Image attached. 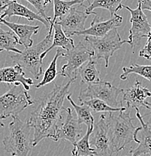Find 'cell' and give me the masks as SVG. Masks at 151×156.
Segmentation results:
<instances>
[{"instance_id":"6da1fadb","label":"cell","mask_w":151,"mask_h":156,"mask_svg":"<svg viewBox=\"0 0 151 156\" xmlns=\"http://www.w3.org/2000/svg\"><path fill=\"white\" fill-rule=\"evenodd\" d=\"M75 80H69L66 83L58 85L47 95L38 98V105L31 113L29 124L34 130L32 146H35L44 139H50L60 124L64 111L63 105L69 89Z\"/></svg>"},{"instance_id":"7a4b0ae2","label":"cell","mask_w":151,"mask_h":156,"mask_svg":"<svg viewBox=\"0 0 151 156\" xmlns=\"http://www.w3.org/2000/svg\"><path fill=\"white\" fill-rule=\"evenodd\" d=\"M107 122L109 127V134L115 153L125 149L126 145L135 141L139 144L138 134L141 127H135L132 123L130 113L126 110L119 112L105 113Z\"/></svg>"},{"instance_id":"3957f363","label":"cell","mask_w":151,"mask_h":156,"mask_svg":"<svg viewBox=\"0 0 151 156\" xmlns=\"http://www.w3.org/2000/svg\"><path fill=\"white\" fill-rule=\"evenodd\" d=\"M31 130L28 121H22L18 116H13L9 125V135L2 140L5 150L11 156H28L33 147Z\"/></svg>"},{"instance_id":"277c9868","label":"cell","mask_w":151,"mask_h":156,"mask_svg":"<svg viewBox=\"0 0 151 156\" xmlns=\"http://www.w3.org/2000/svg\"><path fill=\"white\" fill-rule=\"evenodd\" d=\"M52 43V34H48L46 37L35 45L27 48L20 53L10 55L13 62L19 65L23 69L30 72L35 80H38L43 74L42 60L41 56L50 47Z\"/></svg>"},{"instance_id":"5b68a950","label":"cell","mask_w":151,"mask_h":156,"mask_svg":"<svg viewBox=\"0 0 151 156\" xmlns=\"http://www.w3.org/2000/svg\"><path fill=\"white\" fill-rule=\"evenodd\" d=\"M9 90L0 96V120L18 116L21 112L35 102L20 84L9 85Z\"/></svg>"},{"instance_id":"8992f818","label":"cell","mask_w":151,"mask_h":156,"mask_svg":"<svg viewBox=\"0 0 151 156\" xmlns=\"http://www.w3.org/2000/svg\"><path fill=\"white\" fill-rule=\"evenodd\" d=\"M84 41L90 45L95 59L97 61L101 58L105 60V68H108L110 58L113 56L115 52L120 50L124 44H129V40H123L121 38L117 29H113L102 38L84 37Z\"/></svg>"},{"instance_id":"52a82bcc","label":"cell","mask_w":151,"mask_h":156,"mask_svg":"<svg viewBox=\"0 0 151 156\" xmlns=\"http://www.w3.org/2000/svg\"><path fill=\"white\" fill-rule=\"evenodd\" d=\"M123 89L113 86L111 83L99 81L89 85L81 91L78 99L80 102L88 99H99L114 108L123 107V103L120 97L123 96Z\"/></svg>"},{"instance_id":"ba28073f","label":"cell","mask_w":151,"mask_h":156,"mask_svg":"<svg viewBox=\"0 0 151 156\" xmlns=\"http://www.w3.org/2000/svg\"><path fill=\"white\" fill-rule=\"evenodd\" d=\"M62 56L66 60V64L62 67L58 74L69 80H76L79 68L90 58L93 57V52L84 43L80 42L74 48L64 50Z\"/></svg>"},{"instance_id":"9c48e42d","label":"cell","mask_w":151,"mask_h":156,"mask_svg":"<svg viewBox=\"0 0 151 156\" xmlns=\"http://www.w3.org/2000/svg\"><path fill=\"white\" fill-rule=\"evenodd\" d=\"M90 145L94 151V156H113L115 154L105 113H102L98 122L94 124L90 137Z\"/></svg>"},{"instance_id":"30bf717a","label":"cell","mask_w":151,"mask_h":156,"mask_svg":"<svg viewBox=\"0 0 151 156\" xmlns=\"http://www.w3.org/2000/svg\"><path fill=\"white\" fill-rule=\"evenodd\" d=\"M123 9H127L131 14V28L129 29V44L134 49L135 45L139 44L141 38H147L150 34L151 26L149 23L147 17L141 9V3L138 2V8L131 9L129 6L123 5Z\"/></svg>"},{"instance_id":"8fae6325","label":"cell","mask_w":151,"mask_h":156,"mask_svg":"<svg viewBox=\"0 0 151 156\" xmlns=\"http://www.w3.org/2000/svg\"><path fill=\"white\" fill-rule=\"evenodd\" d=\"M66 119L59 125L50 140H53V141L64 140L74 145L80 139L83 132V128H81V125L79 124L77 120L73 116L71 108L69 107L66 109Z\"/></svg>"},{"instance_id":"7c38bea8","label":"cell","mask_w":151,"mask_h":156,"mask_svg":"<svg viewBox=\"0 0 151 156\" xmlns=\"http://www.w3.org/2000/svg\"><path fill=\"white\" fill-rule=\"evenodd\" d=\"M123 17L118 14H115L108 20H99L96 17H93L91 22L90 27L81 32H75L71 35L77 36L94 37V38H102L109 33L113 29H117L123 23Z\"/></svg>"},{"instance_id":"4fadbf2b","label":"cell","mask_w":151,"mask_h":156,"mask_svg":"<svg viewBox=\"0 0 151 156\" xmlns=\"http://www.w3.org/2000/svg\"><path fill=\"white\" fill-rule=\"evenodd\" d=\"M78 7L71 8L70 11L64 17L60 19L59 22H57L59 25L61 26L64 33L68 37L71 36L73 33L81 32L85 29V23L87 19L90 15H92L91 13H87L85 11H81ZM86 8V6H85Z\"/></svg>"},{"instance_id":"5bb4252c","label":"cell","mask_w":151,"mask_h":156,"mask_svg":"<svg viewBox=\"0 0 151 156\" xmlns=\"http://www.w3.org/2000/svg\"><path fill=\"white\" fill-rule=\"evenodd\" d=\"M150 97H151L150 91L143 87L140 81L136 80L132 87L123 89L122 101L126 104V108L139 109V107H144L148 109L146 99Z\"/></svg>"},{"instance_id":"9a60e30c","label":"cell","mask_w":151,"mask_h":156,"mask_svg":"<svg viewBox=\"0 0 151 156\" xmlns=\"http://www.w3.org/2000/svg\"><path fill=\"white\" fill-rule=\"evenodd\" d=\"M1 1L6 5V9L5 10L0 20L5 19V17L11 18L13 16H17V17L26 18L29 21L38 20L42 23L49 32L50 27L49 23L44 19L41 16L32 11L27 6L19 3L17 0H1Z\"/></svg>"},{"instance_id":"2e32d148","label":"cell","mask_w":151,"mask_h":156,"mask_svg":"<svg viewBox=\"0 0 151 156\" xmlns=\"http://www.w3.org/2000/svg\"><path fill=\"white\" fill-rule=\"evenodd\" d=\"M0 83L9 85L20 84L27 92L30 89L31 86L35 84L31 78L26 77L23 69L19 65L0 68Z\"/></svg>"},{"instance_id":"e0dca14e","label":"cell","mask_w":151,"mask_h":156,"mask_svg":"<svg viewBox=\"0 0 151 156\" xmlns=\"http://www.w3.org/2000/svg\"><path fill=\"white\" fill-rule=\"evenodd\" d=\"M0 25H5L14 32L18 39V44L24 46L26 49L33 45L32 37L36 35L39 31V26H32L28 24L14 23L5 19L0 20Z\"/></svg>"},{"instance_id":"ac0fdd59","label":"cell","mask_w":151,"mask_h":156,"mask_svg":"<svg viewBox=\"0 0 151 156\" xmlns=\"http://www.w3.org/2000/svg\"><path fill=\"white\" fill-rule=\"evenodd\" d=\"M135 110L136 117L141 125V131H139L141 140H139L138 147L131 149L129 153L131 156H141L146 154H150L151 155V128L149 126L148 123H146L144 121L139 109H135Z\"/></svg>"},{"instance_id":"d6986e66","label":"cell","mask_w":151,"mask_h":156,"mask_svg":"<svg viewBox=\"0 0 151 156\" xmlns=\"http://www.w3.org/2000/svg\"><path fill=\"white\" fill-rule=\"evenodd\" d=\"M53 29L54 31V35H53V40L52 41L51 45L48 49H47L45 52L41 56V59L43 60L47 56L48 53L53 48H61L63 50H68L70 48H73L75 47L74 40L72 38L68 37L63 32L61 26L57 23V22L55 23L53 25Z\"/></svg>"},{"instance_id":"ffe728a7","label":"cell","mask_w":151,"mask_h":156,"mask_svg":"<svg viewBox=\"0 0 151 156\" xmlns=\"http://www.w3.org/2000/svg\"><path fill=\"white\" fill-rule=\"evenodd\" d=\"M78 74L81 76V84L89 86L101 81L100 71L97 68V60L93 57L90 58L79 68Z\"/></svg>"},{"instance_id":"44dd1931","label":"cell","mask_w":151,"mask_h":156,"mask_svg":"<svg viewBox=\"0 0 151 156\" xmlns=\"http://www.w3.org/2000/svg\"><path fill=\"white\" fill-rule=\"evenodd\" d=\"M53 2V17L50 22V30L48 34H53V25L56 22L58 18H63L69 13L71 8L74 5H83V2L86 0H52Z\"/></svg>"},{"instance_id":"7402d4cb","label":"cell","mask_w":151,"mask_h":156,"mask_svg":"<svg viewBox=\"0 0 151 156\" xmlns=\"http://www.w3.org/2000/svg\"><path fill=\"white\" fill-rule=\"evenodd\" d=\"M123 0H93L90 3L88 7L86 6L85 10L87 13H91L96 16L97 14L94 11L95 9H106L111 13V17L117 14V12L123 9Z\"/></svg>"},{"instance_id":"603a6c76","label":"cell","mask_w":151,"mask_h":156,"mask_svg":"<svg viewBox=\"0 0 151 156\" xmlns=\"http://www.w3.org/2000/svg\"><path fill=\"white\" fill-rule=\"evenodd\" d=\"M94 125L87 127L86 134L73 145L72 156H94V151L90 145V137Z\"/></svg>"},{"instance_id":"cb8c5ba5","label":"cell","mask_w":151,"mask_h":156,"mask_svg":"<svg viewBox=\"0 0 151 156\" xmlns=\"http://www.w3.org/2000/svg\"><path fill=\"white\" fill-rule=\"evenodd\" d=\"M18 44V39L15 34L11 30L5 31L0 28V52H13L14 53H20L21 50L16 47Z\"/></svg>"},{"instance_id":"d4e9b609","label":"cell","mask_w":151,"mask_h":156,"mask_svg":"<svg viewBox=\"0 0 151 156\" xmlns=\"http://www.w3.org/2000/svg\"><path fill=\"white\" fill-rule=\"evenodd\" d=\"M63 53H64V50H63V49L58 48L56 50L54 57H53V60L50 62L49 66L44 73V77L42 78L41 81L35 86L36 89H39L41 87H45V86L53 82L56 79V77L58 75L57 70H56L58 58H59V56H63Z\"/></svg>"},{"instance_id":"484cf974","label":"cell","mask_w":151,"mask_h":156,"mask_svg":"<svg viewBox=\"0 0 151 156\" xmlns=\"http://www.w3.org/2000/svg\"><path fill=\"white\" fill-rule=\"evenodd\" d=\"M66 98L71 103L74 107L76 113H77V120L80 125L85 124L87 127H90L94 125V117L92 115V111L87 105H78L74 102L71 98V94H69L66 96Z\"/></svg>"},{"instance_id":"4316f807","label":"cell","mask_w":151,"mask_h":156,"mask_svg":"<svg viewBox=\"0 0 151 156\" xmlns=\"http://www.w3.org/2000/svg\"><path fill=\"white\" fill-rule=\"evenodd\" d=\"M138 74L151 83V66L133 64L129 67H123V73L120 78L122 80H126L129 74Z\"/></svg>"},{"instance_id":"83f0119b","label":"cell","mask_w":151,"mask_h":156,"mask_svg":"<svg viewBox=\"0 0 151 156\" xmlns=\"http://www.w3.org/2000/svg\"><path fill=\"white\" fill-rule=\"evenodd\" d=\"M81 105H87L90 109L91 111L94 113H111V112H119L123 110H126V107H119V108H114L107 105L105 102L102 101L99 99L93 98L88 99V100L83 101L81 102Z\"/></svg>"},{"instance_id":"f1b7e54d","label":"cell","mask_w":151,"mask_h":156,"mask_svg":"<svg viewBox=\"0 0 151 156\" xmlns=\"http://www.w3.org/2000/svg\"><path fill=\"white\" fill-rule=\"evenodd\" d=\"M26 1L30 2L37 10L38 14L41 16L44 19L46 20L50 23V20H51V17L47 16L46 13H45V9H46L47 5L48 4L51 3L52 0H26Z\"/></svg>"},{"instance_id":"f546056e","label":"cell","mask_w":151,"mask_h":156,"mask_svg":"<svg viewBox=\"0 0 151 156\" xmlns=\"http://www.w3.org/2000/svg\"><path fill=\"white\" fill-rule=\"evenodd\" d=\"M151 26V23H150ZM147 44L139 52V56L144 57L147 59H150L151 58V30L150 34L147 35Z\"/></svg>"},{"instance_id":"4dcf8cb0","label":"cell","mask_w":151,"mask_h":156,"mask_svg":"<svg viewBox=\"0 0 151 156\" xmlns=\"http://www.w3.org/2000/svg\"><path fill=\"white\" fill-rule=\"evenodd\" d=\"M141 3V9L151 11V0H138Z\"/></svg>"},{"instance_id":"1f68e13d","label":"cell","mask_w":151,"mask_h":156,"mask_svg":"<svg viewBox=\"0 0 151 156\" xmlns=\"http://www.w3.org/2000/svg\"><path fill=\"white\" fill-rule=\"evenodd\" d=\"M5 9H6V5L3 4L2 2L0 0V18H1L2 15L3 14V13H4L5 10Z\"/></svg>"},{"instance_id":"d6a6232c","label":"cell","mask_w":151,"mask_h":156,"mask_svg":"<svg viewBox=\"0 0 151 156\" xmlns=\"http://www.w3.org/2000/svg\"><path fill=\"white\" fill-rule=\"evenodd\" d=\"M147 106H148V110H150V113H147V114L145 115V116H148V115H150L151 116V102L147 101Z\"/></svg>"},{"instance_id":"836d02e7","label":"cell","mask_w":151,"mask_h":156,"mask_svg":"<svg viewBox=\"0 0 151 156\" xmlns=\"http://www.w3.org/2000/svg\"><path fill=\"white\" fill-rule=\"evenodd\" d=\"M4 126H5V124L1 121V120H0V127H1V128H3Z\"/></svg>"},{"instance_id":"e575fe53","label":"cell","mask_w":151,"mask_h":156,"mask_svg":"<svg viewBox=\"0 0 151 156\" xmlns=\"http://www.w3.org/2000/svg\"><path fill=\"white\" fill-rule=\"evenodd\" d=\"M86 1H87V2H89V0H86Z\"/></svg>"},{"instance_id":"d590c367","label":"cell","mask_w":151,"mask_h":156,"mask_svg":"<svg viewBox=\"0 0 151 156\" xmlns=\"http://www.w3.org/2000/svg\"><path fill=\"white\" fill-rule=\"evenodd\" d=\"M150 156H151V155H150Z\"/></svg>"}]
</instances>
